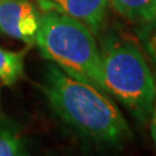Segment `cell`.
<instances>
[{"mask_svg":"<svg viewBox=\"0 0 156 156\" xmlns=\"http://www.w3.org/2000/svg\"><path fill=\"white\" fill-rule=\"evenodd\" d=\"M104 83L138 122L149 120L156 100V83L145 55L133 41L109 34L101 46Z\"/></svg>","mask_w":156,"mask_h":156,"instance_id":"cell-3","label":"cell"},{"mask_svg":"<svg viewBox=\"0 0 156 156\" xmlns=\"http://www.w3.org/2000/svg\"><path fill=\"white\" fill-rule=\"evenodd\" d=\"M35 44L41 55L73 78L109 95L104 83L101 51L94 35L80 21L56 11H43Z\"/></svg>","mask_w":156,"mask_h":156,"instance_id":"cell-2","label":"cell"},{"mask_svg":"<svg viewBox=\"0 0 156 156\" xmlns=\"http://www.w3.org/2000/svg\"><path fill=\"white\" fill-rule=\"evenodd\" d=\"M119 15L134 23H146L156 17V0H110Z\"/></svg>","mask_w":156,"mask_h":156,"instance_id":"cell-6","label":"cell"},{"mask_svg":"<svg viewBox=\"0 0 156 156\" xmlns=\"http://www.w3.org/2000/svg\"><path fill=\"white\" fill-rule=\"evenodd\" d=\"M138 37L156 71V17L141 24L138 30Z\"/></svg>","mask_w":156,"mask_h":156,"instance_id":"cell-9","label":"cell"},{"mask_svg":"<svg viewBox=\"0 0 156 156\" xmlns=\"http://www.w3.org/2000/svg\"><path fill=\"white\" fill-rule=\"evenodd\" d=\"M27 49L9 51L0 46V80L6 86H13L23 76Z\"/></svg>","mask_w":156,"mask_h":156,"instance_id":"cell-7","label":"cell"},{"mask_svg":"<svg viewBox=\"0 0 156 156\" xmlns=\"http://www.w3.org/2000/svg\"><path fill=\"white\" fill-rule=\"evenodd\" d=\"M43 11H56L83 23L98 34L105 22L109 0H38Z\"/></svg>","mask_w":156,"mask_h":156,"instance_id":"cell-5","label":"cell"},{"mask_svg":"<svg viewBox=\"0 0 156 156\" xmlns=\"http://www.w3.org/2000/svg\"><path fill=\"white\" fill-rule=\"evenodd\" d=\"M149 120H151V136L156 149V100L155 103H154V108H153V111H151Z\"/></svg>","mask_w":156,"mask_h":156,"instance_id":"cell-10","label":"cell"},{"mask_svg":"<svg viewBox=\"0 0 156 156\" xmlns=\"http://www.w3.org/2000/svg\"><path fill=\"white\" fill-rule=\"evenodd\" d=\"M42 90L58 117L86 140L119 147L131 138L126 119L109 95L55 64L48 66Z\"/></svg>","mask_w":156,"mask_h":156,"instance_id":"cell-1","label":"cell"},{"mask_svg":"<svg viewBox=\"0 0 156 156\" xmlns=\"http://www.w3.org/2000/svg\"><path fill=\"white\" fill-rule=\"evenodd\" d=\"M24 154V142L15 129L0 128V156H16Z\"/></svg>","mask_w":156,"mask_h":156,"instance_id":"cell-8","label":"cell"},{"mask_svg":"<svg viewBox=\"0 0 156 156\" xmlns=\"http://www.w3.org/2000/svg\"><path fill=\"white\" fill-rule=\"evenodd\" d=\"M41 13L30 0H0V33L35 44Z\"/></svg>","mask_w":156,"mask_h":156,"instance_id":"cell-4","label":"cell"}]
</instances>
